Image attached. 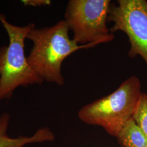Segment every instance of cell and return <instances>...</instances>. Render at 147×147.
<instances>
[{"mask_svg": "<svg viewBox=\"0 0 147 147\" xmlns=\"http://www.w3.org/2000/svg\"><path fill=\"white\" fill-rule=\"evenodd\" d=\"M69 31L67 22L63 20L53 26L40 28L35 27L27 36L33 44L27 57V62L44 81L63 85L64 79L61 70L63 61L80 49L96 46L80 45L70 38Z\"/></svg>", "mask_w": 147, "mask_h": 147, "instance_id": "1", "label": "cell"}, {"mask_svg": "<svg viewBox=\"0 0 147 147\" xmlns=\"http://www.w3.org/2000/svg\"><path fill=\"white\" fill-rule=\"evenodd\" d=\"M142 93L140 79L132 76L113 93L82 107L78 112L79 118L86 124L101 126L117 137L132 118Z\"/></svg>", "mask_w": 147, "mask_h": 147, "instance_id": "2", "label": "cell"}, {"mask_svg": "<svg viewBox=\"0 0 147 147\" xmlns=\"http://www.w3.org/2000/svg\"><path fill=\"white\" fill-rule=\"evenodd\" d=\"M0 21L9 40L8 45L0 47L1 101L11 99L14 91L20 86L41 84L44 80L30 67L25 54V40L35 25L16 26L7 21L3 14H0Z\"/></svg>", "mask_w": 147, "mask_h": 147, "instance_id": "3", "label": "cell"}, {"mask_svg": "<svg viewBox=\"0 0 147 147\" xmlns=\"http://www.w3.org/2000/svg\"><path fill=\"white\" fill-rule=\"evenodd\" d=\"M110 0H70L64 20L80 45L111 42L115 35L107 26Z\"/></svg>", "mask_w": 147, "mask_h": 147, "instance_id": "4", "label": "cell"}, {"mask_svg": "<svg viewBox=\"0 0 147 147\" xmlns=\"http://www.w3.org/2000/svg\"><path fill=\"white\" fill-rule=\"evenodd\" d=\"M113 25L112 33L121 31L129 38L128 56L142 57L147 66V1L118 0L111 4L107 19Z\"/></svg>", "mask_w": 147, "mask_h": 147, "instance_id": "5", "label": "cell"}, {"mask_svg": "<svg viewBox=\"0 0 147 147\" xmlns=\"http://www.w3.org/2000/svg\"><path fill=\"white\" fill-rule=\"evenodd\" d=\"M9 121V114L5 113L0 116V147H24L27 144L53 141L55 139L53 134L47 127L38 129L31 137H10L7 135Z\"/></svg>", "mask_w": 147, "mask_h": 147, "instance_id": "6", "label": "cell"}, {"mask_svg": "<svg viewBox=\"0 0 147 147\" xmlns=\"http://www.w3.org/2000/svg\"><path fill=\"white\" fill-rule=\"evenodd\" d=\"M116 137L123 147H147L146 137L132 118L121 127Z\"/></svg>", "mask_w": 147, "mask_h": 147, "instance_id": "7", "label": "cell"}, {"mask_svg": "<svg viewBox=\"0 0 147 147\" xmlns=\"http://www.w3.org/2000/svg\"><path fill=\"white\" fill-rule=\"evenodd\" d=\"M132 118L140 127L147 141V94L142 93Z\"/></svg>", "mask_w": 147, "mask_h": 147, "instance_id": "8", "label": "cell"}, {"mask_svg": "<svg viewBox=\"0 0 147 147\" xmlns=\"http://www.w3.org/2000/svg\"><path fill=\"white\" fill-rule=\"evenodd\" d=\"M21 3L25 6L40 7L43 5H48L51 4V2L50 0H22Z\"/></svg>", "mask_w": 147, "mask_h": 147, "instance_id": "9", "label": "cell"}]
</instances>
